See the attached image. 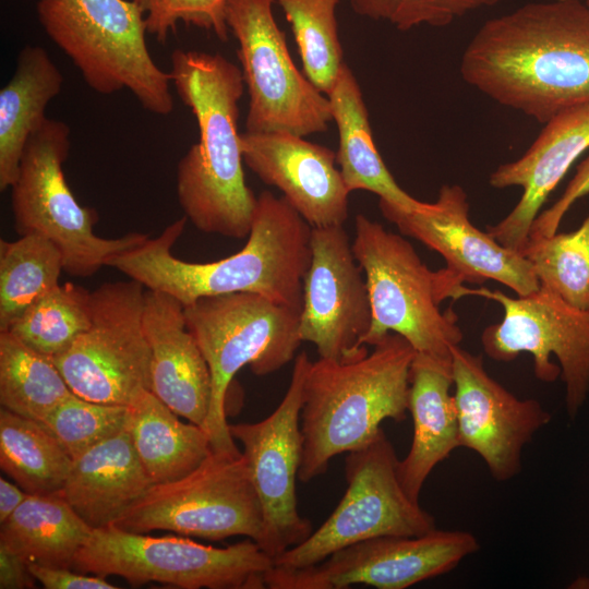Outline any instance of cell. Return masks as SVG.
<instances>
[{
  "label": "cell",
  "mask_w": 589,
  "mask_h": 589,
  "mask_svg": "<svg viewBox=\"0 0 589 589\" xmlns=\"http://www.w3.org/2000/svg\"><path fill=\"white\" fill-rule=\"evenodd\" d=\"M128 419L129 406L95 402L73 393L40 424L57 438L73 460L125 430Z\"/></svg>",
  "instance_id": "cell-35"
},
{
  "label": "cell",
  "mask_w": 589,
  "mask_h": 589,
  "mask_svg": "<svg viewBox=\"0 0 589 589\" xmlns=\"http://www.w3.org/2000/svg\"><path fill=\"white\" fill-rule=\"evenodd\" d=\"M450 354L459 447L479 455L496 481H508L521 470L524 447L552 416L539 400L520 399L495 381L481 356L460 346Z\"/></svg>",
  "instance_id": "cell-19"
},
{
  "label": "cell",
  "mask_w": 589,
  "mask_h": 589,
  "mask_svg": "<svg viewBox=\"0 0 589 589\" xmlns=\"http://www.w3.org/2000/svg\"><path fill=\"white\" fill-rule=\"evenodd\" d=\"M73 394L51 358L28 347L10 332H0V404L41 423Z\"/></svg>",
  "instance_id": "cell-30"
},
{
  "label": "cell",
  "mask_w": 589,
  "mask_h": 589,
  "mask_svg": "<svg viewBox=\"0 0 589 589\" xmlns=\"http://www.w3.org/2000/svg\"><path fill=\"white\" fill-rule=\"evenodd\" d=\"M452 388V360L416 353L408 398L413 423L412 442L397 466L402 489L416 502H419L423 484L433 469L459 447Z\"/></svg>",
  "instance_id": "cell-23"
},
{
  "label": "cell",
  "mask_w": 589,
  "mask_h": 589,
  "mask_svg": "<svg viewBox=\"0 0 589 589\" xmlns=\"http://www.w3.org/2000/svg\"><path fill=\"white\" fill-rule=\"evenodd\" d=\"M177 416L151 390L129 405L127 431L153 484L187 476L213 450L204 428Z\"/></svg>",
  "instance_id": "cell-27"
},
{
  "label": "cell",
  "mask_w": 589,
  "mask_h": 589,
  "mask_svg": "<svg viewBox=\"0 0 589 589\" xmlns=\"http://www.w3.org/2000/svg\"><path fill=\"white\" fill-rule=\"evenodd\" d=\"M586 3L589 5V0H586Z\"/></svg>",
  "instance_id": "cell-43"
},
{
  "label": "cell",
  "mask_w": 589,
  "mask_h": 589,
  "mask_svg": "<svg viewBox=\"0 0 589 589\" xmlns=\"http://www.w3.org/2000/svg\"><path fill=\"white\" fill-rule=\"evenodd\" d=\"M569 589H589V575H581L575 578L569 585Z\"/></svg>",
  "instance_id": "cell-42"
},
{
  "label": "cell",
  "mask_w": 589,
  "mask_h": 589,
  "mask_svg": "<svg viewBox=\"0 0 589 589\" xmlns=\"http://www.w3.org/2000/svg\"><path fill=\"white\" fill-rule=\"evenodd\" d=\"M310 363L305 351L296 356L289 387L268 417L253 423L228 424L230 435L242 444L262 507L263 534L257 544L273 558L313 532L310 520L298 512L296 494L303 450L300 414Z\"/></svg>",
  "instance_id": "cell-15"
},
{
  "label": "cell",
  "mask_w": 589,
  "mask_h": 589,
  "mask_svg": "<svg viewBox=\"0 0 589 589\" xmlns=\"http://www.w3.org/2000/svg\"><path fill=\"white\" fill-rule=\"evenodd\" d=\"M38 21L85 83L101 95L127 88L145 110H173L169 72L146 44L144 14L131 0H38Z\"/></svg>",
  "instance_id": "cell-5"
},
{
  "label": "cell",
  "mask_w": 589,
  "mask_h": 589,
  "mask_svg": "<svg viewBox=\"0 0 589 589\" xmlns=\"http://www.w3.org/2000/svg\"><path fill=\"white\" fill-rule=\"evenodd\" d=\"M291 26L304 75L323 94L345 63L335 15L339 0H276Z\"/></svg>",
  "instance_id": "cell-34"
},
{
  "label": "cell",
  "mask_w": 589,
  "mask_h": 589,
  "mask_svg": "<svg viewBox=\"0 0 589 589\" xmlns=\"http://www.w3.org/2000/svg\"><path fill=\"white\" fill-rule=\"evenodd\" d=\"M589 147V103L566 108L548 122L515 161L498 166L489 178L495 189L521 187L522 194L510 213L486 232L502 245L520 250L546 197L573 163Z\"/></svg>",
  "instance_id": "cell-21"
},
{
  "label": "cell",
  "mask_w": 589,
  "mask_h": 589,
  "mask_svg": "<svg viewBox=\"0 0 589 589\" xmlns=\"http://www.w3.org/2000/svg\"><path fill=\"white\" fill-rule=\"evenodd\" d=\"M144 14L146 32L160 43L176 32L178 24L196 26L228 39L227 0H131Z\"/></svg>",
  "instance_id": "cell-37"
},
{
  "label": "cell",
  "mask_w": 589,
  "mask_h": 589,
  "mask_svg": "<svg viewBox=\"0 0 589 589\" xmlns=\"http://www.w3.org/2000/svg\"><path fill=\"white\" fill-rule=\"evenodd\" d=\"M464 81L540 123L589 103V5L530 2L488 20L460 61Z\"/></svg>",
  "instance_id": "cell-1"
},
{
  "label": "cell",
  "mask_w": 589,
  "mask_h": 589,
  "mask_svg": "<svg viewBox=\"0 0 589 589\" xmlns=\"http://www.w3.org/2000/svg\"><path fill=\"white\" fill-rule=\"evenodd\" d=\"M63 271L60 250L39 235L0 241V332L36 300L59 285Z\"/></svg>",
  "instance_id": "cell-31"
},
{
  "label": "cell",
  "mask_w": 589,
  "mask_h": 589,
  "mask_svg": "<svg viewBox=\"0 0 589 589\" xmlns=\"http://www.w3.org/2000/svg\"><path fill=\"white\" fill-rule=\"evenodd\" d=\"M152 484L125 429L74 458L59 493L95 529L112 525Z\"/></svg>",
  "instance_id": "cell-24"
},
{
  "label": "cell",
  "mask_w": 589,
  "mask_h": 589,
  "mask_svg": "<svg viewBox=\"0 0 589 589\" xmlns=\"http://www.w3.org/2000/svg\"><path fill=\"white\" fill-rule=\"evenodd\" d=\"M36 580L47 589H117L105 577L80 573L73 568L28 564Z\"/></svg>",
  "instance_id": "cell-39"
},
{
  "label": "cell",
  "mask_w": 589,
  "mask_h": 589,
  "mask_svg": "<svg viewBox=\"0 0 589 589\" xmlns=\"http://www.w3.org/2000/svg\"><path fill=\"white\" fill-rule=\"evenodd\" d=\"M480 549L468 531L433 529L419 536H385L344 548L312 566L266 575L269 589H344L352 585L405 589L453 570Z\"/></svg>",
  "instance_id": "cell-16"
},
{
  "label": "cell",
  "mask_w": 589,
  "mask_h": 589,
  "mask_svg": "<svg viewBox=\"0 0 589 589\" xmlns=\"http://www.w3.org/2000/svg\"><path fill=\"white\" fill-rule=\"evenodd\" d=\"M351 248L364 273L371 305L363 345L373 346L395 333L419 354L452 360L462 332L450 308L440 310L436 272L421 261L412 244L359 214Z\"/></svg>",
  "instance_id": "cell-7"
},
{
  "label": "cell",
  "mask_w": 589,
  "mask_h": 589,
  "mask_svg": "<svg viewBox=\"0 0 589 589\" xmlns=\"http://www.w3.org/2000/svg\"><path fill=\"white\" fill-rule=\"evenodd\" d=\"M470 294L503 308L502 321L481 335L485 354L508 362L528 352L539 381L553 383L561 375L566 411L574 420L589 394V312L572 306L542 286L514 298L500 290L464 287L462 297Z\"/></svg>",
  "instance_id": "cell-14"
},
{
  "label": "cell",
  "mask_w": 589,
  "mask_h": 589,
  "mask_svg": "<svg viewBox=\"0 0 589 589\" xmlns=\"http://www.w3.org/2000/svg\"><path fill=\"white\" fill-rule=\"evenodd\" d=\"M70 152V128L47 118L29 136L11 189L14 228L23 235H39L61 252L63 271L89 277L107 260L139 245L148 238L132 232L107 239L94 231L97 215L79 204L69 188L62 165Z\"/></svg>",
  "instance_id": "cell-9"
},
{
  "label": "cell",
  "mask_w": 589,
  "mask_h": 589,
  "mask_svg": "<svg viewBox=\"0 0 589 589\" xmlns=\"http://www.w3.org/2000/svg\"><path fill=\"white\" fill-rule=\"evenodd\" d=\"M92 532L60 493L29 494L1 524L0 545L27 564L72 568Z\"/></svg>",
  "instance_id": "cell-28"
},
{
  "label": "cell",
  "mask_w": 589,
  "mask_h": 589,
  "mask_svg": "<svg viewBox=\"0 0 589 589\" xmlns=\"http://www.w3.org/2000/svg\"><path fill=\"white\" fill-rule=\"evenodd\" d=\"M589 193V156L581 161L562 196L548 209L539 213L532 223L529 237L550 236L557 232L560 223L578 199Z\"/></svg>",
  "instance_id": "cell-38"
},
{
  "label": "cell",
  "mask_w": 589,
  "mask_h": 589,
  "mask_svg": "<svg viewBox=\"0 0 589 589\" xmlns=\"http://www.w3.org/2000/svg\"><path fill=\"white\" fill-rule=\"evenodd\" d=\"M185 223L176 220L158 237L110 256L106 266L184 306L203 297L254 292L301 312L312 227L283 196L263 191L245 245L218 261L192 263L172 254Z\"/></svg>",
  "instance_id": "cell-2"
},
{
  "label": "cell",
  "mask_w": 589,
  "mask_h": 589,
  "mask_svg": "<svg viewBox=\"0 0 589 589\" xmlns=\"http://www.w3.org/2000/svg\"><path fill=\"white\" fill-rule=\"evenodd\" d=\"M72 458L39 422L0 410V467L28 494L59 493Z\"/></svg>",
  "instance_id": "cell-29"
},
{
  "label": "cell",
  "mask_w": 589,
  "mask_h": 589,
  "mask_svg": "<svg viewBox=\"0 0 589 589\" xmlns=\"http://www.w3.org/2000/svg\"><path fill=\"white\" fill-rule=\"evenodd\" d=\"M184 315L211 371L206 431L212 448L239 454L226 421L228 387L244 365L263 376L294 360L302 342L300 311L259 293L231 292L200 298L184 306Z\"/></svg>",
  "instance_id": "cell-6"
},
{
  "label": "cell",
  "mask_w": 589,
  "mask_h": 589,
  "mask_svg": "<svg viewBox=\"0 0 589 589\" xmlns=\"http://www.w3.org/2000/svg\"><path fill=\"white\" fill-rule=\"evenodd\" d=\"M520 253L540 286L589 312V215L572 232L529 237Z\"/></svg>",
  "instance_id": "cell-33"
},
{
  "label": "cell",
  "mask_w": 589,
  "mask_h": 589,
  "mask_svg": "<svg viewBox=\"0 0 589 589\" xmlns=\"http://www.w3.org/2000/svg\"><path fill=\"white\" fill-rule=\"evenodd\" d=\"M143 325L151 347V392L176 414L206 430L211 371L187 327L184 305L166 292L146 288Z\"/></svg>",
  "instance_id": "cell-22"
},
{
  "label": "cell",
  "mask_w": 589,
  "mask_h": 589,
  "mask_svg": "<svg viewBox=\"0 0 589 589\" xmlns=\"http://www.w3.org/2000/svg\"><path fill=\"white\" fill-rule=\"evenodd\" d=\"M29 494L19 485L0 478V524L4 522L12 513L26 500Z\"/></svg>",
  "instance_id": "cell-41"
},
{
  "label": "cell",
  "mask_w": 589,
  "mask_h": 589,
  "mask_svg": "<svg viewBox=\"0 0 589 589\" xmlns=\"http://www.w3.org/2000/svg\"><path fill=\"white\" fill-rule=\"evenodd\" d=\"M169 74L200 134L177 166V196L184 217L202 232L245 238L257 197L245 183L238 132L242 71L219 53L177 49Z\"/></svg>",
  "instance_id": "cell-3"
},
{
  "label": "cell",
  "mask_w": 589,
  "mask_h": 589,
  "mask_svg": "<svg viewBox=\"0 0 589 589\" xmlns=\"http://www.w3.org/2000/svg\"><path fill=\"white\" fill-rule=\"evenodd\" d=\"M378 208L402 236L444 257L446 267L437 273L446 298H461L464 283L482 284L488 279L505 285L517 296L540 288L521 253L502 245L470 221L467 194L459 185H443L437 200L418 211H405L381 199Z\"/></svg>",
  "instance_id": "cell-17"
},
{
  "label": "cell",
  "mask_w": 589,
  "mask_h": 589,
  "mask_svg": "<svg viewBox=\"0 0 589 589\" xmlns=\"http://www.w3.org/2000/svg\"><path fill=\"white\" fill-rule=\"evenodd\" d=\"M502 0H350L358 15L387 22L407 32L428 25L443 27L478 9L493 7Z\"/></svg>",
  "instance_id": "cell-36"
},
{
  "label": "cell",
  "mask_w": 589,
  "mask_h": 589,
  "mask_svg": "<svg viewBox=\"0 0 589 589\" xmlns=\"http://www.w3.org/2000/svg\"><path fill=\"white\" fill-rule=\"evenodd\" d=\"M62 85L61 71L43 47L21 49L12 77L0 89L1 191L15 181L26 142L47 119L46 107Z\"/></svg>",
  "instance_id": "cell-26"
},
{
  "label": "cell",
  "mask_w": 589,
  "mask_h": 589,
  "mask_svg": "<svg viewBox=\"0 0 589 589\" xmlns=\"http://www.w3.org/2000/svg\"><path fill=\"white\" fill-rule=\"evenodd\" d=\"M327 97L339 134L336 164L348 191L373 192L405 211L423 208L425 202L416 200L397 184L376 149L361 88L347 63L342 64Z\"/></svg>",
  "instance_id": "cell-25"
},
{
  "label": "cell",
  "mask_w": 589,
  "mask_h": 589,
  "mask_svg": "<svg viewBox=\"0 0 589 589\" xmlns=\"http://www.w3.org/2000/svg\"><path fill=\"white\" fill-rule=\"evenodd\" d=\"M311 261L303 279L299 316L301 341L320 358L348 361L369 352L363 338L371 325L365 277L344 226L312 228Z\"/></svg>",
  "instance_id": "cell-18"
},
{
  "label": "cell",
  "mask_w": 589,
  "mask_h": 589,
  "mask_svg": "<svg viewBox=\"0 0 589 589\" xmlns=\"http://www.w3.org/2000/svg\"><path fill=\"white\" fill-rule=\"evenodd\" d=\"M274 558L254 540L226 548L182 537H152L109 525L93 529L72 568L125 579L139 587L149 581L182 589H263Z\"/></svg>",
  "instance_id": "cell-8"
},
{
  "label": "cell",
  "mask_w": 589,
  "mask_h": 589,
  "mask_svg": "<svg viewBox=\"0 0 589 589\" xmlns=\"http://www.w3.org/2000/svg\"><path fill=\"white\" fill-rule=\"evenodd\" d=\"M416 353L404 337L390 333L359 358L311 361L300 414V481L325 473L336 455L366 446L383 421L406 419Z\"/></svg>",
  "instance_id": "cell-4"
},
{
  "label": "cell",
  "mask_w": 589,
  "mask_h": 589,
  "mask_svg": "<svg viewBox=\"0 0 589 589\" xmlns=\"http://www.w3.org/2000/svg\"><path fill=\"white\" fill-rule=\"evenodd\" d=\"M35 578L28 564L20 556L0 545V588H35Z\"/></svg>",
  "instance_id": "cell-40"
},
{
  "label": "cell",
  "mask_w": 589,
  "mask_h": 589,
  "mask_svg": "<svg viewBox=\"0 0 589 589\" xmlns=\"http://www.w3.org/2000/svg\"><path fill=\"white\" fill-rule=\"evenodd\" d=\"M89 324L91 292L69 281L36 300L7 332L52 359L64 352Z\"/></svg>",
  "instance_id": "cell-32"
},
{
  "label": "cell",
  "mask_w": 589,
  "mask_h": 589,
  "mask_svg": "<svg viewBox=\"0 0 589 589\" xmlns=\"http://www.w3.org/2000/svg\"><path fill=\"white\" fill-rule=\"evenodd\" d=\"M112 525L130 532L165 530L209 541L245 536L259 543L263 514L242 453L213 449L187 476L152 484Z\"/></svg>",
  "instance_id": "cell-10"
},
{
  "label": "cell",
  "mask_w": 589,
  "mask_h": 589,
  "mask_svg": "<svg viewBox=\"0 0 589 589\" xmlns=\"http://www.w3.org/2000/svg\"><path fill=\"white\" fill-rule=\"evenodd\" d=\"M276 0H227L226 22L238 41L249 93L245 132L322 133L333 121L328 97L294 65L273 16Z\"/></svg>",
  "instance_id": "cell-12"
},
{
  "label": "cell",
  "mask_w": 589,
  "mask_h": 589,
  "mask_svg": "<svg viewBox=\"0 0 589 589\" xmlns=\"http://www.w3.org/2000/svg\"><path fill=\"white\" fill-rule=\"evenodd\" d=\"M146 288L105 283L91 292V324L52 358L70 389L91 401L129 406L151 390V347L144 330Z\"/></svg>",
  "instance_id": "cell-13"
},
{
  "label": "cell",
  "mask_w": 589,
  "mask_h": 589,
  "mask_svg": "<svg viewBox=\"0 0 589 589\" xmlns=\"http://www.w3.org/2000/svg\"><path fill=\"white\" fill-rule=\"evenodd\" d=\"M244 164L312 227L344 226L349 194L336 153L287 132L240 135Z\"/></svg>",
  "instance_id": "cell-20"
},
{
  "label": "cell",
  "mask_w": 589,
  "mask_h": 589,
  "mask_svg": "<svg viewBox=\"0 0 589 589\" xmlns=\"http://www.w3.org/2000/svg\"><path fill=\"white\" fill-rule=\"evenodd\" d=\"M398 458L382 430L366 446L347 453V489L328 518L303 542L274 558V566H312L351 544L385 536H419L436 528L434 517L402 489Z\"/></svg>",
  "instance_id": "cell-11"
}]
</instances>
